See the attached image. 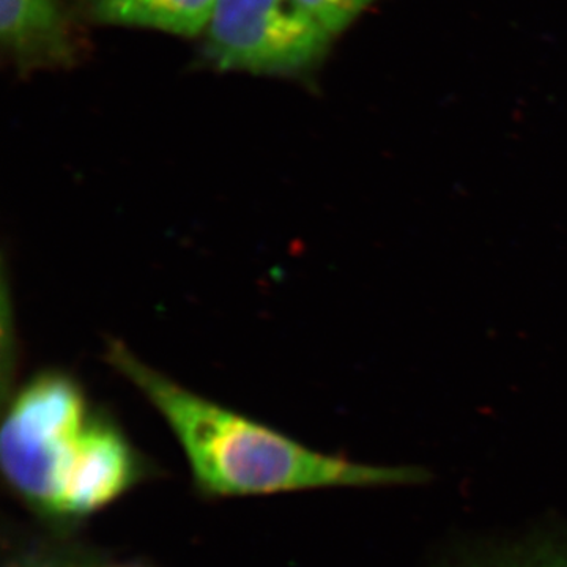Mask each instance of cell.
Masks as SVG:
<instances>
[{
	"instance_id": "cell-1",
	"label": "cell",
	"mask_w": 567,
	"mask_h": 567,
	"mask_svg": "<svg viewBox=\"0 0 567 567\" xmlns=\"http://www.w3.org/2000/svg\"><path fill=\"white\" fill-rule=\"evenodd\" d=\"M107 358L158 410L181 443L194 481L207 494L268 495L424 481L425 473L413 466L358 464L309 450L194 394L148 368L121 342H112Z\"/></svg>"
},
{
	"instance_id": "cell-2",
	"label": "cell",
	"mask_w": 567,
	"mask_h": 567,
	"mask_svg": "<svg viewBox=\"0 0 567 567\" xmlns=\"http://www.w3.org/2000/svg\"><path fill=\"white\" fill-rule=\"evenodd\" d=\"M96 413L70 377L47 372L14 395L0 434V462L11 488L59 517L63 491Z\"/></svg>"
},
{
	"instance_id": "cell-3",
	"label": "cell",
	"mask_w": 567,
	"mask_h": 567,
	"mask_svg": "<svg viewBox=\"0 0 567 567\" xmlns=\"http://www.w3.org/2000/svg\"><path fill=\"white\" fill-rule=\"evenodd\" d=\"M204 37L216 69L262 76L308 73L334 40L297 0H216Z\"/></svg>"
},
{
	"instance_id": "cell-4",
	"label": "cell",
	"mask_w": 567,
	"mask_h": 567,
	"mask_svg": "<svg viewBox=\"0 0 567 567\" xmlns=\"http://www.w3.org/2000/svg\"><path fill=\"white\" fill-rule=\"evenodd\" d=\"M140 476L125 436L96 415L82 440L80 456L63 491L59 517H84L111 505Z\"/></svg>"
},
{
	"instance_id": "cell-5",
	"label": "cell",
	"mask_w": 567,
	"mask_h": 567,
	"mask_svg": "<svg viewBox=\"0 0 567 567\" xmlns=\"http://www.w3.org/2000/svg\"><path fill=\"white\" fill-rule=\"evenodd\" d=\"M0 43L18 65H62L73 54L63 0H0Z\"/></svg>"
},
{
	"instance_id": "cell-6",
	"label": "cell",
	"mask_w": 567,
	"mask_h": 567,
	"mask_svg": "<svg viewBox=\"0 0 567 567\" xmlns=\"http://www.w3.org/2000/svg\"><path fill=\"white\" fill-rule=\"evenodd\" d=\"M216 0H91L92 17L102 24L151 29L171 35H203Z\"/></svg>"
},
{
	"instance_id": "cell-7",
	"label": "cell",
	"mask_w": 567,
	"mask_h": 567,
	"mask_svg": "<svg viewBox=\"0 0 567 567\" xmlns=\"http://www.w3.org/2000/svg\"><path fill=\"white\" fill-rule=\"evenodd\" d=\"M372 2L374 0H297L298 6L333 39L350 28Z\"/></svg>"
},
{
	"instance_id": "cell-8",
	"label": "cell",
	"mask_w": 567,
	"mask_h": 567,
	"mask_svg": "<svg viewBox=\"0 0 567 567\" xmlns=\"http://www.w3.org/2000/svg\"><path fill=\"white\" fill-rule=\"evenodd\" d=\"M473 567H567L566 546H536Z\"/></svg>"
}]
</instances>
